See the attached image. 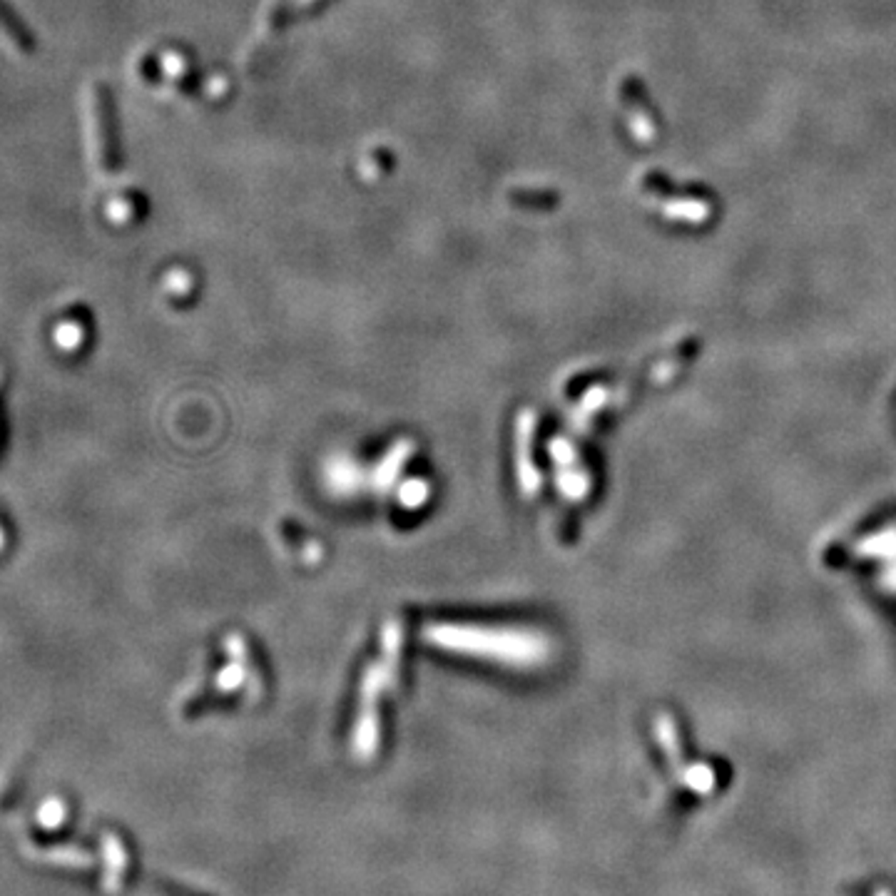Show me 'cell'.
I'll return each instance as SVG.
<instances>
[{
	"label": "cell",
	"mask_w": 896,
	"mask_h": 896,
	"mask_svg": "<svg viewBox=\"0 0 896 896\" xmlns=\"http://www.w3.org/2000/svg\"><path fill=\"white\" fill-rule=\"evenodd\" d=\"M431 640L448 645V648H461L471 652H488L498 655V660L523 662L526 658L536 655V645L530 640H518L516 632H486V630H458V628H431L428 630Z\"/></svg>",
	"instance_id": "cell-1"
},
{
	"label": "cell",
	"mask_w": 896,
	"mask_h": 896,
	"mask_svg": "<svg viewBox=\"0 0 896 896\" xmlns=\"http://www.w3.org/2000/svg\"><path fill=\"white\" fill-rule=\"evenodd\" d=\"M90 135H93L97 170L105 175H115L123 167V147L117 137L113 95L103 83H95L90 87Z\"/></svg>",
	"instance_id": "cell-2"
},
{
	"label": "cell",
	"mask_w": 896,
	"mask_h": 896,
	"mask_svg": "<svg viewBox=\"0 0 896 896\" xmlns=\"http://www.w3.org/2000/svg\"><path fill=\"white\" fill-rule=\"evenodd\" d=\"M289 23H292L289 20V0H265V5L259 10V18H257L255 33L249 35L245 53L239 57V65H242L245 76H255L267 57L272 55L277 40H279V35Z\"/></svg>",
	"instance_id": "cell-3"
},
{
	"label": "cell",
	"mask_w": 896,
	"mask_h": 896,
	"mask_svg": "<svg viewBox=\"0 0 896 896\" xmlns=\"http://www.w3.org/2000/svg\"><path fill=\"white\" fill-rule=\"evenodd\" d=\"M394 165H397L394 152L388 150L387 145H368L367 150L361 152V157H358L357 172L367 182H378V179H384L388 172L394 170Z\"/></svg>",
	"instance_id": "cell-4"
},
{
	"label": "cell",
	"mask_w": 896,
	"mask_h": 896,
	"mask_svg": "<svg viewBox=\"0 0 896 896\" xmlns=\"http://www.w3.org/2000/svg\"><path fill=\"white\" fill-rule=\"evenodd\" d=\"M162 67L165 73L170 77L172 83L182 90V93L195 95V87H197V80H195V67L189 63V57L179 50H167L162 55Z\"/></svg>",
	"instance_id": "cell-5"
},
{
	"label": "cell",
	"mask_w": 896,
	"mask_h": 896,
	"mask_svg": "<svg viewBox=\"0 0 896 896\" xmlns=\"http://www.w3.org/2000/svg\"><path fill=\"white\" fill-rule=\"evenodd\" d=\"M0 33L18 47V50H33V35L30 30L20 23V18L13 10L0 0Z\"/></svg>",
	"instance_id": "cell-6"
},
{
	"label": "cell",
	"mask_w": 896,
	"mask_h": 896,
	"mask_svg": "<svg viewBox=\"0 0 896 896\" xmlns=\"http://www.w3.org/2000/svg\"><path fill=\"white\" fill-rule=\"evenodd\" d=\"M510 207L520 209H543L553 205V197L543 192V189H529V187H510L506 192Z\"/></svg>",
	"instance_id": "cell-7"
},
{
	"label": "cell",
	"mask_w": 896,
	"mask_h": 896,
	"mask_svg": "<svg viewBox=\"0 0 896 896\" xmlns=\"http://www.w3.org/2000/svg\"><path fill=\"white\" fill-rule=\"evenodd\" d=\"M327 0H289V20L299 23V20L309 18L317 10L324 5Z\"/></svg>",
	"instance_id": "cell-8"
},
{
	"label": "cell",
	"mask_w": 896,
	"mask_h": 896,
	"mask_svg": "<svg viewBox=\"0 0 896 896\" xmlns=\"http://www.w3.org/2000/svg\"><path fill=\"white\" fill-rule=\"evenodd\" d=\"M192 287V277H189L187 272H172L170 277H167V289H175V292H179V294H185Z\"/></svg>",
	"instance_id": "cell-9"
}]
</instances>
